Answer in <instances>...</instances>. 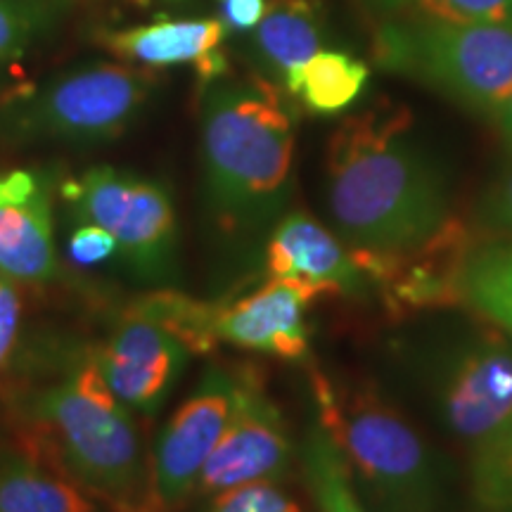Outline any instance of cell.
Masks as SVG:
<instances>
[{"label": "cell", "mask_w": 512, "mask_h": 512, "mask_svg": "<svg viewBox=\"0 0 512 512\" xmlns=\"http://www.w3.org/2000/svg\"><path fill=\"white\" fill-rule=\"evenodd\" d=\"M328 207L351 249L392 252L451 219V181L401 105L347 117L328 143Z\"/></svg>", "instance_id": "1"}, {"label": "cell", "mask_w": 512, "mask_h": 512, "mask_svg": "<svg viewBox=\"0 0 512 512\" xmlns=\"http://www.w3.org/2000/svg\"><path fill=\"white\" fill-rule=\"evenodd\" d=\"M294 183V124L264 76L207 83L202 100V192L226 240H254L285 216Z\"/></svg>", "instance_id": "2"}, {"label": "cell", "mask_w": 512, "mask_h": 512, "mask_svg": "<svg viewBox=\"0 0 512 512\" xmlns=\"http://www.w3.org/2000/svg\"><path fill=\"white\" fill-rule=\"evenodd\" d=\"M24 420L55 470L114 512H150V460L133 415L95 358L22 401Z\"/></svg>", "instance_id": "3"}, {"label": "cell", "mask_w": 512, "mask_h": 512, "mask_svg": "<svg viewBox=\"0 0 512 512\" xmlns=\"http://www.w3.org/2000/svg\"><path fill=\"white\" fill-rule=\"evenodd\" d=\"M318 422L373 512H441L444 479L418 430L370 384L311 373Z\"/></svg>", "instance_id": "4"}, {"label": "cell", "mask_w": 512, "mask_h": 512, "mask_svg": "<svg viewBox=\"0 0 512 512\" xmlns=\"http://www.w3.org/2000/svg\"><path fill=\"white\" fill-rule=\"evenodd\" d=\"M434 366L441 415L470 456L479 503L512 451V337L479 318L446 344Z\"/></svg>", "instance_id": "5"}, {"label": "cell", "mask_w": 512, "mask_h": 512, "mask_svg": "<svg viewBox=\"0 0 512 512\" xmlns=\"http://www.w3.org/2000/svg\"><path fill=\"white\" fill-rule=\"evenodd\" d=\"M375 60L496 119L512 93V24L389 22L375 36Z\"/></svg>", "instance_id": "6"}, {"label": "cell", "mask_w": 512, "mask_h": 512, "mask_svg": "<svg viewBox=\"0 0 512 512\" xmlns=\"http://www.w3.org/2000/svg\"><path fill=\"white\" fill-rule=\"evenodd\" d=\"M150 95L145 72L110 62L81 64L0 107V145L112 143L143 114Z\"/></svg>", "instance_id": "7"}, {"label": "cell", "mask_w": 512, "mask_h": 512, "mask_svg": "<svg viewBox=\"0 0 512 512\" xmlns=\"http://www.w3.org/2000/svg\"><path fill=\"white\" fill-rule=\"evenodd\" d=\"M76 223H95L145 283H169L178 268V216L164 183L117 166H93L62 185Z\"/></svg>", "instance_id": "8"}, {"label": "cell", "mask_w": 512, "mask_h": 512, "mask_svg": "<svg viewBox=\"0 0 512 512\" xmlns=\"http://www.w3.org/2000/svg\"><path fill=\"white\" fill-rule=\"evenodd\" d=\"M477 235L451 216L437 233L406 249H354L373 292L394 320L425 311L463 309V271Z\"/></svg>", "instance_id": "9"}, {"label": "cell", "mask_w": 512, "mask_h": 512, "mask_svg": "<svg viewBox=\"0 0 512 512\" xmlns=\"http://www.w3.org/2000/svg\"><path fill=\"white\" fill-rule=\"evenodd\" d=\"M235 401V375L211 366L192 389L150 456V512H176L195 494L216 444L226 432Z\"/></svg>", "instance_id": "10"}, {"label": "cell", "mask_w": 512, "mask_h": 512, "mask_svg": "<svg viewBox=\"0 0 512 512\" xmlns=\"http://www.w3.org/2000/svg\"><path fill=\"white\" fill-rule=\"evenodd\" d=\"M228 427L204 465L195 494L216 496L254 482H280L290 472L294 446L287 422L261 375L240 368Z\"/></svg>", "instance_id": "11"}, {"label": "cell", "mask_w": 512, "mask_h": 512, "mask_svg": "<svg viewBox=\"0 0 512 512\" xmlns=\"http://www.w3.org/2000/svg\"><path fill=\"white\" fill-rule=\"evenodd\" d=\"M190 349L152 320L131 316L95 354L102 380L131 413L155 415L181 380Z\"/></svg>", "instance_id": "12"}, {"label": "cell", "mask_w": 512, "mask_h": 512, "mask_svg": "<svg viewBox=\"0 0 512 512\" xmlns=\"http://www.w3.org/2000/svg\"><path fill=\"white\" fill-rule=\"evenodd\" d=\"M320 294L287 278H271L238 302L214 309V337L238 349L283 361H306L311 351L309 306Z\"/></svg>", "instance_id": "13"}, {"label": "cell", "mask_w": 512, "mask_h": 512, "mask_svg": "<svg viewBox=\"0 0 512 512\" xmlns=\"http://www.w3.org/2000/svg\"><path fill=\"white\" fill-rule=\"evenodd\" d=\"M57 273L53 185L48 174H0V275L12 283H46Z\"/></svg>", "instance_id": "14"}, {"label": "cell", "mask_w": 512, "mask_h": 512, "mask_svg": "<svg viewBox=\"0 0 512 512\" xmlns=\"http://www.w3.org/2000/svg\"><path fill=\"white\" fill-rule=\"evenodd\" d=\"M266 271L271 278L297 280L318 294L363 299L373 294L356 252L304 211L285 214L266 238Z\"/></svg>", "instance_id": "15"}, {"label": "cell", "mask_w": 512, "mask_h": 512, "mask_svg": "<svg viewBox=\"0 0 512 512\" xmlns=\"http://www.w3.org/2000/svg\"><path fill=\"white\" fill-rule=\"evenodd\" d=\"M325 41L328 19L318 0H268L249 36V53L266 81L292 93L302 67L325 50Z\"/></svg>", "instance_id": "16"}, {"label": "cell", "mask_w": 512, "mask_h": 512, "mask_svg": "<svg viewBox=\"0 0 512 512\" xmlns=\"http://www.w3.org/2000/svg\"><path fill=\"white\" fill-rule=\"evenodd\" d=\"M226 24L216 19H159L155 24L112 31L102 38L114 55L150 67L195 64L204 81L226 74V60L219 46Z\"/></svg>", "instance_id": "17"}, {"label": "cell", "mask_w": 512, "mask_h": 512, "mask_svg": "<svg viewBox=\"0 0 512 512\" xmlns=\"http://www.w3.org/2000/svg\"><path fill=\"white\" fill-rule=\"evenodd\" d=\"M0 512H98L74 482L34 453L0 451Z\"/></svg>", "instance_id": "18"}, {"label": "cell", "mask_w": 512, "mask_h": 512, "mask_svg": "<svg viewBox=\"0 0 512 512\" xmlns=\"http://www.w3.org/2000/svg\"><path fill=\"white\" fill-rule=\"evenodd\" d=\"M463 309L512 337V235L475 240L463 271Z\"/></svg>", "instance_id": "19"}, {"label": "cell", "mask_w": 512, "mask_h": 512, "mask_svg": "<svg viewBox=\"0 0 512 512\" xmlns=\"http://www.w3.org/2000/svg\"><path fill=\"white\" fill-rule=\"evenodd\" d=\"M366 62L342 50H320L304 64L292 93L316 114H337L361 98L368 83Z\"/></svg>", "instance_id": "20"}, {"label": "cell", "mask_w": 512, "mask_h": 512, "mask_svg": "<svg viewBox=\"0 0 512 512\" xmlns=\"http://www.w3.org/2000/svg\"><path fill=\"white\" fill-rule=\"evenodd\" d=\"M302 467L309 494L320 512H373L358 498L347 460L318 420L306 432Z\"/></svg>", "instance_id": "21"}, {"label": "cell", "mask_w": 512, "mask_h": 512, "mask_svg": "<svg viewBox=\"0 0 512 512\" xmlns=\"http://www.w3.org/2000/svg\"><path fill=\"white\" fill-rule=\"evenodd\" d=\"M214 309V304L195 302L178 292H155L128 313L162 325L181 339L190 354H207L219 342L214 337Z\"/></svg>", "instance_id": "22"}, {"label": "cell", "mask_w": 512, "mask_h": 512, "mask_svg": "<svg viewBox=\"0 0 512 512\" xmlns=\"http://www.w3.org/2000/svg\"><path fill=\"white\" fill-rule=\"evenodd\" d=\"M72 0H0V69L17 62L38 38L48 36Z\"/></svg>", "instance_id": "23"}, {"label": "cell", "mask_w": 512, "mask_h": 512, "mask_svg": "<svg viewBox=\"0 0 512 512\" xmlns=\"http://www.w3.org/2000/svg\"><path fill=\"white\" fill-rule=\"evenodd\" d=\"M415 17L458 24H512V0H413Z\"/></svg>", "instance_id": "24"}, {"label": "cell", "mask_w": 512, "mask_h": 512, "mask_svg": "<svg viewBox=\"0 0 512 512\" xmlns=\"http://www.w3.org/2000/svg\"><path fill=\"white\" fill-rule=\"evenodd\" d=\"M207 512H302L278 482H254L211 496Z\"/></svg>", "instance_id": "25"}, {"label": "cell", "mask_w": 512, "mask_h": 512, "mask_svg": "<svg viewBox=\"0 0 512 512\" xmlns=\"http://www.w3.org/2000/svg\"><path fill=\"white\" fill-rule=\"evenodd\" d=\"M67 252L74 264L98 266L102 261L112 259L114 254H119V249L117 240L105 228L95 226V223H76L72 235H69Z\"/></svg>", "instance_id": "26"}, {"label": "cell", "mask_w": 512, "mask_h": 512, "mask_svg": "<svg viewBox=\"0 0 512 512\" xmlns=\"http://www.w3.org/2000/svg\"><path fill=\"white\" fill-rule=\"evenodd\" d=\"M479 219L486 228L501 235H512V169L494 181L479 204Z\"/></svg>", "instance_id": "27"}, {"label": "cell", "mask_w": 512, "mask_h": 512, "mask_svg": "<svg viewBox=\"0 0 512 512\" xmlns=\"http://www.w3.org/2000/svg\"><path fill=\"white\" fill-rule=\"evenodd\" d=\"M19 318H22V302H19L17 283L0 275V370L5 368L15 349Z\"/></svg>", "instance_id": "28"}, {"label": "cell", "mask_w": 512, "mask_h": 512, "mask_svg": "<svg viewBox=\"0 0 512 512\" xmlns=\"http://www.w3.org/2000/svg\"><path fill=\"white\" fill-rule=\"evenodd\" d=\"M223 24L233 31H252L266 10V0H219Z\"/></svg>", "instance_id": "29"}, {"label": "cell", "mask_w": 512, "mask_h": 512, "mask_svg": "<svg viewBox=\"0 0 512 512\" xmlns=\"http://www.w3.org/2000/svg\"><path fill=\"white\" fill-rule=\"evenodd\" d=\"M496 124H498V128H501L503 140H505V143H508L510 152H512V93L508 95V100L503 102L501 110H498Z\"/></svg>", "instance_id": "30"}, {"label": "cell", "mask_w": 512, "mask_h": 512, "mask_svg": "<svg viewBox=\"0 0 512 512\" xmlns=\"http://www.w3.org/2000/svg\"><path fill=\"white\" fill-rule=\"evenodd\" d=\"M368 3H370V5H375V8H380V10L392 12V10H399V8H403V5L413 3V0H368Z\"/></svg>", "instance_id": "31"}]
</instances>
